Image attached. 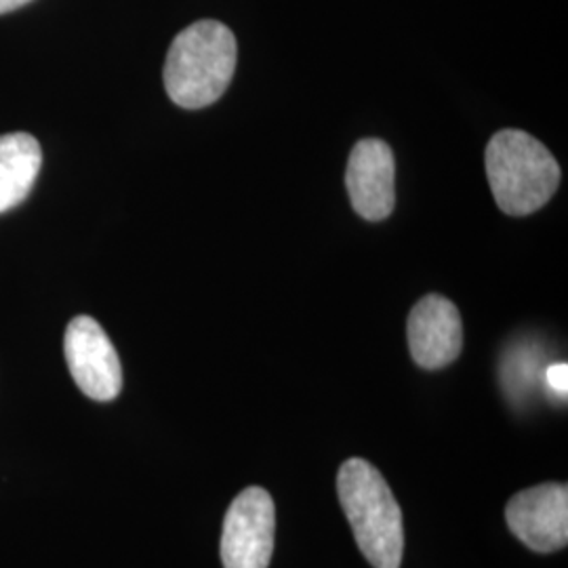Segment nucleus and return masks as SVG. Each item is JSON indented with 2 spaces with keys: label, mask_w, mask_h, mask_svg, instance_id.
Wrapping results in <instances>:
<instances>
[{
  "label": "nucleus",
  "mask_w": 568,
  "mask_h": 568,
  "mask_svg": "<svg viewBox=\"0 0 568 568\" xmlns=\"http://www.w3.org/2000/svg\"><path fill=\"white\" fill-rule=\"evenodd\" d=\"M236 37L222 21L203 20L182 30L164 61V89L185 110L217 102L236 70Z\"/></svg>",
  "instance_id": "nucleus-1"
},
{
  "label": "nucleus",
  "mask_w": 568,
  "mask_h": 568,
  "mask_svg": "<svg viewBox=\"0 0 568 568\" xmlns=\"http://www.w3.org/2000/svg\"><path fill=\"white\" fill-rule=\"evenodd\" d=\"M337 493L354 539L375 568H400L405 554L403 509L377 467L347 459L337 474Z\"/></svg>",
  "instance_id": "nucleus-2"
},
{
  "label": "nucleus",
  "mask_w": 568,
  "mask_h": 568,
  "mask_svg": "<svg viewBox=\"0 0 568 568\" xmlns=\"http://www.w3.org/2000/svg\"><path fill=\"white\" fill-rule=\"evenodd\" d=\"M487 175L499 209L514 217L539 211L560 185V166L551 152L518 129H506L490 138Z\"/></svg>",
  "instance_id": "nucleus-3"
},
{
  "label": "nucleus",
  "mask_w": 568,
  "mask_h": 568,
  "mask_svg": "<svg viewBox=\"0 0 568 568\" xmlns=\"http://www.w3.org/2000/svg\"><path fill=\"white\" fill-rule=\"evenodd\" d=\"M276 509L265 488L248 487L232 501L222 532L224 568H267L274 551Z\"/></svg>",
  "instance_id": "nucleus-4"
},
{
  "label": "nucleus",
  "mask_w": 568,
  "mask_h": 568,
  "mask_svg": "<svg viewBox=\"0 0 568 568\" xmlns=\"http://www.w3.org/2000/svg\"><path fill=\"white\" fill-rule=\"evenodd\" d=\"M63 352L70 375L84 396L110 403L121 394V358L95 318L77 316L68 325Z\"/></svg>",
  "instance_id": "nucleus-5"
},
{
  "label": "nucleus",
  "mask_w": 568,
  "mask_h": 568,
  "mask_svg": "<svg viewBox=\"0 0 568 568\" xmlns=\"http://www.w3.org/2000/svg\"><path fill=\"white\" fill-rule=\"evenodd\" d=\"M506 520L511 532L532 551L551 554L567 548V485L546 483L514 495L506 508Z\"/></svg>",
  "instance_id": "nucleus-6"
},
{
  "label": "nucleus",
  "mask_w": 568,
  "mask_h": 568,
  "mask_svg": "<svg viewBox=\"0 0 568 568\" xmlns=\"http://www.w3.org/2000/svg\"><path fill=\"white\" fill-rule=\"evenodd\" d=\"M406 337L410 356L427 371L455 363L464 347V325L457 305L443 295H426L408 314Z\"/></svg>",
  "instance_id": "nucleus-7"
},
{
  "label": "nucleus",
  "mask_w": 568,
  "mask_h": 568,
  "mask_svg": "<svg viewBox=\"0 0 568 568\" xmlns=\"http://www.w3.org/2000/svg\"><path fill=\"white\" fill-rule=\"evenodd\" d=\"M396 164L392 148L382 140L356 143L345 171V185L354 211L366 222H382L392 215Z\"/></svg>",
  "instance_id": "nucleus-8"
},
{
  "label": "nucleus",
  "mask_w": 568,
  "mask_h": 568,
  "mask_svg": "<svg viewBox=\"0 0 568 568\" xmlns=\"http://www.w3.org/2000/svg\"><path fill=\"white\" fill-rule=\"evenodd\" d=\"M42 150L28 133L0 135V213L23 203L41 173Z\"/></svg>",
  "instance_id": "nucleus-9"
},
{
  "label": "nucleus",
  "mask_w": 568,
  "mask_h": 568,
  "mask_svg": "<svg viewBox=\"0 0 568 568\" xmlns=\"http://www.w3.org/2000/svg\"><path fill=\"white\" fill-rule=\"evenodd\" d=\"M546 382L548 386L558 394V396H567L568 392V366L565 363H556L546 371Z\"/></svg>",
  "instance_id": "nucleus-10"
},
{
  "label": "nucleus",
  "mask_w": 568,
  "mask_h": 568,
  "mask_svg": "<svg viewBox=\"0 0 568 568\" xmlns=\"http://www.w3.org/2000/svg\"><path fill=\"white\" fill-rule=\"evenodd\" d=\"M28 2H32V0H0V16L11 13V11H16V9H21V7L28 4Z\"/></svg>",
  "instance_id": "nucleus-11"
}]
</instances>
